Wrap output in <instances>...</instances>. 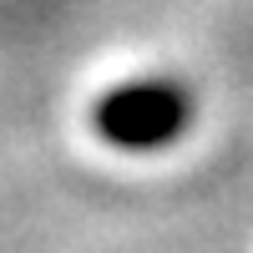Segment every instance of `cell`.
I'll return each instance as SVG.
<instances>
[{"label":"cell","mask_w":253,"mask_h":253,"mask_svg":"<svg viewBox=\"0 0 253 253\" xmlns=\"http://www.w3.org/2000/svg\"><path fill=\"white\" fill-rule=\"evenodd\" d=\"M187 112H193V101L177 81H132V86H117L96 101V132L112 147L147 152V147L182 137Z\"/></svg>","instance_id":"1"}]
</instances>
